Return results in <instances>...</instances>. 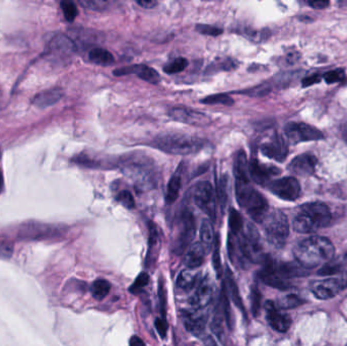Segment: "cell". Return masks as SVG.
I'll use <instances>...</instances> for the list:
<instances>
[{
	"label": "cell",
	"instance_id": "cell-27",
	"mask_svg": "<svg viewBox=\"0 0 347 346\" xmlns=\"http://www.w3.org/2000/svg\"><path fill=\"white\" fill-rule=\"evenodd\" d=\"M199 236H200V243L205 249L206 248L209 249L214 244V240H215L214 230H213L212 223L209 220L204 219L202 221L200 231H199Z\"/></svg>",
	"mask_w": 347,
	"mask_h": 346
},
{
	"label": "cell",
	"instance_id": "cell-19",
	"mask_svg": "<svg viewBox=\"0 0 347 346\" xmlns=\"http://www.w3.org/2000/svg\"><path fill=\"white\" fill-rule=\"evenodd\" d=\"M50 53L56 57L67 58L76 51V45L72 39L63 34L56 35L50 42Z\"/></svg>",
	"mask_w": 347,
	"mask_h": 346
},
{
	"label": "cell",
	"instance_id": "cell-15",
	"mask_svg": "<svg viewBox=\"0 0 347 346\" xmlns=\"http://www.w3.org/2000/svg\"><path fill=\"white\" fill-rule=\"evenodd\" d=\"M115 76H123L129 74H135L139 78L150 83V84H157L159 80V74L153 68L149 67L144 64H136L125 66L121 68H117L113 71Z\"/></svg>",
	"mask_w": 347,
	"mask_h": 346
},
{
	"label": "cell",
	"instance_id": "cell-48",
	"mask_svg": "<svg viewBox=\"0 0 347 346\" xmlns=\"http://www.w3.org/2000/svg\"><path fill=\"white\" fill-rule=\"evenodd\" d=\"M324 79L326 80L327 84H335V83H339L341 80L344 79L345 77V72L343 69H335L332 71H329L327 73L324 74Z\"/></svg>",
	"mask_w": 347,
	"mask_h": 346
},
{
	"label": "cell",
	"instance_id": "cell-54",
	"mask_svg": "<svg viewBox=\"0 0 347 346\" xmlns=\"http://www.w3.org/2000/svg\"><path fill=\"white\" fill-rule=\"evenodd\" d=\"M320 80H321V77L319 75H312V76H309V77H307L302 80V86L309 87V86H312L314 84L320 83Z\"/></svg>",
	"mask_w": 347,
	"mask_h": 346
},
{
	"label": "cell",
	"instance_id": "cell-28",
	"mask_svg": "<svg viewBox=\"0 0 347 346\" xmlns=\"http://www.w3.org/2000/svg\"><path fill=\"white\" fill-rule=\"evenodd\" d=\"M181 186H182L181 177L178 174L174 175L168 183V188H167L166 198H165L167 204L171 205L178 199L179 194H180V190H181Z\"/></svg>",
	"mask_w": 347,
	"mask_h": 346
},
{
	"label": "cell",
	"instance_id": "cell-50",
	"mask_svg": "<svg viewBox=\"0 0 347 346\" xmlns=\"http://www.w3.org/2000/svg\"><path fill=\"white\" fill-rule=\"evenodd\" d=\"M155 329L157 331V333L159 334V336L161 338H165L168 332V323L166 321V319L161 318V319H156L155 323H154Z\"/></svg>",
	"mask_w": 347,
	"mask_h": 346
},
{
	"label": "cell",
	"instance_id": "cell-13",
	"mask_svg": "<svg viewBox=\"0 0 347 346\" xmlns=\"http://www.w3.org/2000/svg\"><path fill=\"white\" fill-rule=\"evenodd\" d=\"M280 172V169L270 165H262L256 158H252L249 162V175L259 185H266L271 178L279 175Z\"/></svg>",
	"mask_w": 347,
	"mask_h": 346
},
{
	"label": "cell",
	"instance_id": "cell-26",
	"mask_svg": "<svg viewBox=\"0 0 347 346\" xmlns=\"http://www.w3.org/2000/svg\"><path fill=\"white\" fill-rule=\"evenodd\" d=\"M234 175L236 181L247 182L249 180V162L244 150H239L234 160Z\"/></svg>",
	"mask_w": 347,
	"mask_h": 346
},
{
	"label": "cell",
	"instance_id": "cell-21",
	"mask_svg": "<svg viewBox=\"0 0 347 346\" xmlns=\"http://www.w3.org/2000/svg\"><path fill=\"white\" fill-rule=\"evenodd\" d=\"M212 297H213L212 286L208 278H204L199 283L198 288L196 289L192 297H190L189 302L194 309L201 310L210 303V301L212 300Z\"/></svg>",
	"mask_w": 347,
	"mask_h": 346
},
{
	"label": "cell",
	"instance_id": "cell-18",
	"mask_svg": "<svg viewBox=\"0 0 347 346\" xmlns=\"http://www.w3.org/2000/svg\"><path fill=\"white\" fill-rule=\"evenodd\" d=\"M182 321L188 332L195 336H200L206 327V317L199 310H189L182 312Z\"/></svg>",
	"mask_w": 347,
	"mask_h": 346
},
{
	"label": "cell",
	"instance_id": "cell-11",
	"mask_svg": "<svg viewBox=\"0 0 347 346\" xmlns=\"http://www.w3.org/2000/svg\"><path fill=\"white\" fill-rule=\"evenodd\" d=\"M269 190L277 197L287 201H295L300 196V185L294 177H284L268 184Z\"/></svg>",
	"mask_w": 347,
	"mask_h": 346
},
{
	"label": "cell",
	"instance_id": "cell-38",
	"mask_svg": "<svg viewBox=\"0 0 347 346\" xmlns=\"http://www.w3.org/2000/svg\"><path fill=\"white\" fill-rule=\"evenodd\" d=\"M220 243H219V237L215 236L214 240V251L212 256V262L214 270L217 274V277H220L222 274V265H221V258H220Z\"/></svg>",
	"mask_w": 347,
	"mask_h": 346
},
{
	"label": "cell",
	"instance_id": "cell-25",
	"mask_svg": "<svg viewBox=\"0 0 347 346\" xmlns=\"http://www.w3.org/2000/svg\"><path fill=\"white\" fill-rule=\"evenodd\" d=\"M274 267L277 273L285 280L289 278L304 276L308 270L303 266H301L298 262H288V263H280V264L274 263Z\"/></svg>",
	"mask_w": 347,
	"mask_h": 346
},
{
	"label": "cell",
	"instance_id": "cell-29",
	"mask_svg": "<svg viewBox=\"0 0 347 346\" xmlns=\"http://www.w3.org/2000/svg\"><path fill=\"white\" fill-rule=\"evenodd\" d=\"M89 59L93 63L103 66L110 65L115 61L114 56L108 50L103 48H94L91 50L89 53Z\"/></svg>",
	"mask_w": 347,
	"mask_h": 346
},
{
	"label": "cell",
	"instance_id": "cell-14",
	"mask_svg": "<svg viewBox=\"0 0 347 346\" xmlns=\"http://www.w3.org/2000/svg\"><path fill=\"white\" fill-rule=\"evenodd\" d=\"M261 151L264 155L277 161H283L289 153V147L287 140L278 134H274L273 137L262 145Z\"/></svg>",
	"mask_w": 347,
	"mask_h": 346
},
{
	"label": "cell",
	"instance_id": "cell-1",
	"mask_svg": "<svg viewBox=\"0 0 347 346\" xmlns=\"http://www.w3.org/2000/svg\"><path fill=\"white\" fill-rule=\"evenodd\" d=\"M295 257L305 269L327 264L334 256L333 244L326 238L314 236L299 242L295 248Z\"/></svg>",
	"mask_w": 347,
	"mask_h": 346
},
{
	"label": "cell",
	"instance_id": "cell-31",
	"mask_svg": "<svg viewBox=\"0 0 347 346\" xmlns=\"http://www.w3.org/2000/svg\"><path fill=\"white\" fill-rule=\"evenodd\" d=\"M229 223L231 233L234 236H239L244 229V220L242 215L237 211L235 208H231L230 210V217H229Z\"/></svg>",
	"mask_w": 347,
	"mask_h": 346
},
{
	"label": "cell",
	"instance_id": "cell-5",
	"mask_svg": "<svg viewBox=\"0 0 347 346\" xmlns=\"http://www.w3.org/2000/svg\"><path fill=\"white\" fill-rule=\"evenodd\" d=\"M124 174L129 177L137 190L147 191L155 185L154 172L149 159L144 156H129L122 162Z\"/></svg>",
	"mask_w": 347,
	"mask_h": 346
},
{
	"label": "cell",
	"instance_id": "cell-40",
	"mask_svg": "<svg viewBox=\"0 0 347 346\" xmlns=\"http://www.w3.org/2000/svg\"><path fill=\"white\" fill-rule=\"evenodd\" d=\"M79 3L84 7L90 10H94V11H104L111 4V2L106 1V0H81Z\"/></svg>",
	"mask_w": 347,
	"mask_h": 346
},
{
	"label": "cell",
	"instance_id": "cell-46",
	"mask_svg": "<svg viewBox=\"0 0 347 346\" xmlns=\"http://www.w3.org/2000/svg\"><path fill=\"white\" fill-rule=\"evenodd\" d=\"M196 31L202 34V35H206V36H211V37H216L222 34V29L214 27V26H210V25H204V24H199L196 26Z\"/></svg>",
	"mask_w": 347,
	"mask_h": 346
},
{
	"label": "cell",
	"instance_id": "cell-57",
	"mask_svg": "<svg viewBox=\"0 0 347 346\" xmlns=\"http://www.w3.org/2000/svg\"><path fill=\"white\" fill-rule=\"evenodd\" d=\"M129 346H146V344H145V342H144V340L141 338H139L138 336H133L130 339Z\"/></svg>",
	"mask_w": 347,
	"mask_h": 346
},
{
	"label": "cell",
	"instance_id": "cell-47",
	"mask_svg": "<svg viewBox=\"0 0 347 346\" xmlns=\"http://www.w3.org/2000/svg\"><path fill=\"white\" fill-rule=\"evenodd\" d=\"M227 187H228V180H227L226 177H223V178H221L220 183L218 184V188H217V199H218V202H219L222 210L224 209L227 202H228Z\"/></svg>",
	"mask_w": 347,
	"mask_h": 346
},
{
	"label": "cell",
	"instance_id": "cell-56",
	"mask_svg": "<svg viewBox=\"0 0 347 346\" xmlns=\"http://www.w3.org/2000/svg\"><path fill=\"white\" fill-rule=\"evenodd\" d=\"M136 3L140 6H142L144 8H153L157 5V2L154 1V0H139V1H136Z\"/></svg>",
	"mask_w": 347,
	"mask_h": 346
},
{
	"label": "cell",
	"instance_id": "cell-35",
	"mask_svg": "<svg viewBox=\"0 0 347 346\" xmlns=\"http://www.w3.org/2000/svg\"><path fill=\"white\" fill-rule=\"evenodd\" d=\"M202 104L206 105H224V106H233L234 99L226 94H216L212 96H208L200 100Z\"/></svg>",
	"mask_w": 347,
	"mask_h": 346
},
{
	"label": "cell",
	"instance_id": "cell-17",
	"mask_svg": "<svg viewBox=\"0 0 347 346\" xmlns=\"http://www.w3.org/2000/svg\"><path fill=\"white\" fill-rule=\"evenodd\" d=\"M266 318L269 325L278 332H287L292 324V320L284 314H281L274 302L268 300L265 303Z\"/></svg>",
	"mask_w": 347,
	"mask_h": 346
},
{
	"label": "cell",
	"instance_id": "cell-51",
	"mask_svg": "<svg viewBox=\"0 0 347 346\" xmlns=\"http://www.w3.org/2000/svg\"><path fill=\"white\" fill-rule=\"evenodd\" d=\"M339 270H340V268L337 265H331V264L327 263L319 270V274L320 275H331V274L338 273Z\"/></svg>",
	"mask_w": 347,
	"mask_h": 346
},
{
	"label": "cell",
	"instance_id": "cell-42",
	"mask_svg": "<svg viewBox=\"0 0 347 346\" xmlns=\"http://www.w3.org/2000/svg\"><path fill=\"white\" fill-rule=\"evenodd\" d=\"M76 36L80 40V42H86V43H99L101 42V34L99 33H94L92 31L84 30L83 32L77 31Z\"/></svg>",
	"mask_w": 347,
	"mask_h": 346
},
{
	"label": "cell",
	"instance_id": "cell-37",
	"mask_svg": "<svg viewBox=\"0 0 347 346\" xmlns=\"http://www.w3.org/2000/svg\"><path fill=\"white\" fill-rule=\"evenodd\" d=\"M271 91V87L269 84H262L257 87H254L252 89H248L245 91L240 92L242 95H247L252 98H258V97H264L267 94H269Z\"/></svg>",
	"mask_w": 347,
	"mask_h": 346
},
{
	"label": "cell",
	"instance_id": "cell-63",
	"mask_svg": "<svg viewBox=\"0 0 347 346\" xmlns=\"http://www.w3.org/2000/svg\"><path fill=\"white\" fill-rule=\"evenodd\" d=\"M346 256H347V255H346Z\"/></svg>",
	"mask_w": 347,
	"mask_h": 346
},
{
	"label": "cell",
	"instance_id": "cell-45",
	"mask_svg": "<svg viewBox=\"0 0 347 346\" xmlns=\"http://www.w3.org/2000/svg\"><path fill=\"white\" fill-rule=\"evenodd\" d=\"M261 302H262L261 293L257 288H253L251 293V309L254 316H258V314L260 313Z\"/></svg>",
	"mask_w": 347,
	"mask_h": 346
},
{
	"label": "cell",
	"instance_id": "cell-9",
	"mask_svg": "<svg viewBox=\"0 0 347 346\" xmlns=\"http://www.w3.org/2000/svg\"><path fill=\"white\" fill-rule=\"evenodd\" d=\"M168 115L175 121L196 127H205L211 123V118L205 113L185 107L171 108Z\"/></svg>",
	"mask_w": 347,
	"mask_h": 346
},
{
	"label": "cell",
	"instance_id": "cell-12",
	"mask_svg": "<svg viewBox=\"0 0 347 346\" xmlns=\"http://www.w3.org/2000/svg\"><path fill=\"white\" fill-rule=\"evenodd\" d=\"M196 235V221L191 212H184L182 216V229L178 236L175 245V252L177 254L183 253L189 245L191 244L192 240Z\"/></svg>",
	"mask_w": 347,
	"mask_h": 346
},
{
	"label": "cell",
	"instance_id": "cell-33",
	"mask_svg": "<svg viewBox=\"0 0 347 346\" xmlns=\"http://www.w3.org/2000/svg\"><path fill=\"white\" fill-rule=\"evenodd\" d=\"M110 289H111L110 282L104 278H99L93 283L92 294L95 298L103 299L109 295Z\"/></svg>",
	"mask_w": 347,
	"mask_h": 346
},
{
	"label": "cell",
	"instance_id": "cell-49",
	"mask_svg": "<svg viewBox=\"0 0 347 346\" xmlns=\"http://www.w3.org/2000/svg\"><path fill=\"white\" fill-rule=\"evenodd\" d=\"M149 281V276L148 273L144 272L140 273L138 275V277L136 278L135 282L130 287V292L133 294H137L138 292H140L145 287L148 286Z\"/></svg>",
	"mask_w": 347,
	"mask_h": 346
},
{
	"label": "cell",
	"instance_id": "cell-52",
	"mask_svg": "<svg viewBox=\"0 0 347 346\" xmlns=\"http://www.w3.org/2000/svg\"><path fill=\"white\" fill-rule=\"evenodd\" d=\"M149 246L152 247L153 245L156 244L157 239H158V234H157V229L155 227V225L152 221L149 222Z\"/></svg>",
	"mask_w": 347,
	"mask_h": 346
},
{
	"label": "cell",
	"instance_id": "cell-60",
	"mask_svg": "<svg viewBox=\"0 0 347 346\" xmlns=\"http://www.w3.org/2000/svg\"><path fill=\"white\" fill-rule=\"evenodd\" d=\"M2 187H3V176H2V173L0 171V192L2 190Z\"/></svg>",
	"mask_w": 347,
	"mask_h": 346
},
{
	"label": "cell",
	"instance_id": "cell-59",
	"mask_svg": "<svg viewBox=\"0 0 347 346\" xmlns=\"http://www.w3.org/2000/svg\"><path fill=\"white\" fill-rule=\"evenodd\" d=\"M205 344H206V346H217L216 344H215V342L212 340V339H207V341L205 342Z\"/></svg>",
	"mask_w": 347,
	"mask_h": 346
},
{
	"label": "cell",
	"instance_id": "cell-39",
	"mask_svg": "<svg viewBox=\"0 0 347 346\" xmlns=\"http://www.w3.org/2000/svg\"><path fill=\"white\" fill-rule=\"evenodd\" d=\"M61 8H62L65 19L69 23H72L78 14V9L76 5L71 1H62Z\"/></svg>",
	"mask_w": 347,
	"mask_h": 346
},
{
	"label": "cell",
	"instance_id": "cell-62",
	"mask_svg": "<svg viewBox=\"0 0 347 346\" xmlns=\"http://www.w3.org/2000/svg\"><path fill=\"white\" fill-rule=\"evenodd\" d=\"M0 156H1V150H0Z\"/></svg>",
	"mask_w": 347,
	"mask_h": 346
},
{
	"label": "cell",
	"instance_id": "cell-55",
	"mask_svg": "<svg viewBox=\"0 0 347 346\" xmlns=\"http://www.w3.org/2000/svg\"><path fill=\"white\" fill-rule=\"evenodd\" d=\"M309 4L316 9H323L326 8L329 5V1H322V0H315V1H310Z\"/></svg>",
	"mask_w": 347,
	"mask_h": 346
},
{
	"label": "cell",
	"instance_id": "cell-6",
	"mask_svg": "<svg viewBox=\"0 0 347 346\" xmlns=\"http://www.w3.org/2000/svg\"><path fill=\"white\" fill-rule=\"evenodd\" d=\"M264 231L268 242L274 247L285 245L290 235V222L288 216L280 210L268 214L264 220Z\"/></svg>",
	"mask_w": 347,
	"mask_h": 346
},
{
	"label": "cell",
	"instance_id": "cell-44",
	"mask_svg": "<svg viewBox=\"0 0 347 346\" xmlns=\"http://www.w3.org/2000/svg\"><path fill=\"white\" fill-rule=\"evenodd\" d=\"M116 199L118 202H120L124 207L128 209H132L135 207V200L133 198V195L131 194V192H129L128 190L120 191L117 194Z\"/></svg>",
	"mask_w": 347,
	"mask_h": 346
},
{
	"label": "cell",
	"instance_id": "cell-20",
	"mask_svg": "<svg viewBox=\"0 0 347 346\" xmlns=\"http://www.w3.org/2000/svg\"><path fill=\"white\" fill-rule=\"evenodd\" d=\"M260 278L265 284L271 288L281 291L290 289V283L277 273L272 261L266 262L265 267L260 272Z\"/></svg>",
	"mask_w": 347,
	"mask_h": 346
},
{
	"label": "cell",
	"instance_id": "cell-30",
	"mask_svg": "<svg viewBox=\"0 0 347 346\" xmlns=\"http://www.w3.org/2000/svg\"><path fill=\"white\" fill-rule=\"evenodd\" d=\"M197 281V274L191 269L183 270L177 277V287L182 291H190L194 288Z\"/></svg>",
	"mask_w": 347,
	"mask_h": 346
},
{
	"label": "cell",
	"instance_id": "cell-32",
	"mask_svg": "<svg viewBox=\"0 0 347 346\" xmlns=\"http://www.w3.org/2000/svg\"><path fill=\"white\" fill-rule=\"evenodd\" d=\"M227 280H228V286H229V289H230V295H231L233 301L235 302V304L237 307H239L244 312L243 300H242V297L240 296V292H239L237 282L235 281L234 276L229 269H228V273H227Z\"/></svg>",
	"mask_w": 347,
	"mask_h": 346
},
{
	"label": "cell",
	"instance_id": "cell-43",
	"mask_svg": "<svg viewBox=\"0 0 347 346\" xmlns=\"http://www.w3.org/2000/svg\"><path fill=\"white\" fill-rule=\"evenodd\" d=\"M221 313H222L221 310H220V312L216 311L214 316H213L212 322H211V330L218 338H221V336L223 335V329H222L223 315Z\"/></svg>",
	"mask_w": 347,
	"mask_h": 346
},
{
	"label": "cell",
	"instance_id": "cell-61",
	"mask_svg": "<svg viewBox=\"0 0 347 346\" xmlns=\"http://www.w3.org/2000/svg\"><path fill=\"white\" fill-rule=\"evenodd\" d=\"M344 137H345V139H346L347 141V128L345 129V131H344Z\"/></svg>",
	"mask_w": 347,
	"mask_h": 346
},
{
	"label": "cell",
	"instance_id": "cell-3",
	"mask_svg": "<svg viewBox=\"0 0 347 346\" xmlns=\"http://www.w3.org/2000/svg\"><path fill=\"white\" fill-rule=\"evenodd\" d=\"M236 196L241 207L246 209L253 220L264 222L268 215V202L251 186L250 181H236Z\"/></svg>",
	"mask_w": 347,
	"mask_h": 346
},
{
	"label": "cell",
	"instance_id": "cell-41",
	"mask_svg": "<svg viewBox=\"0 0 347 346\" xmlns=\"http://www.w3.org/2000/svg\"><path fill=\"white\" fill-rule=\"evenodd\" d=\"M302 303V300L300 297L295 295H290L287 297H283L278 300V307L283 310H289V309H294L296 307H298Z\"/></svg>",
	"mask_w": 347,
	"mask_h": 346
},
{
	"label": "cell",
	"instance_id": "cell-36",
	"mask_svg": "<svg viewBox=\"0 0 347 346\" xmlns=\"http://www.w3.org/2000/svg\"><path fill=\"white\" fill-rule=\"evenodd\" d=\"M188 66V60L183 57H178L164 67V71L168 74H174L183 71Z\"/></svg>",
	"mask_w": 347,
	"mask_h": 346
},
{
	"label": "cell",
	"instance_id": "cell-8",
	"mask_svg": "<svg viewBox=\"0 0 347 346\" xmlns=\"http://www.w3.org/2000/svg\"><path fill=\"white\" fill-rule=\"evenodd\" d=\"M284 132L289 141L293 145L324 138V134L319 129L301 122L289 123L284 128Z\"/></svg>",
	"mask_w": 347,
	"mask_h": 346
},
{
	"label": "cell",
	"instance_id": "cell-53",
	"mask_svg": "<svg viewBox=\"0 0 347 346\" xmlns=\"http://www.w3.org/2000/svg\"><path fill=\"white\" fill-rule=\"evenodd\" d=\"M165 291H164V287L162 283H159V289H158V297H159V302H160V308H161V314H162V318L165 319V304H166V300H165Z\"/></svg>",
	"mask_w": 347,
	"mask_h": 346
},
{
	"label": "cell",
	"instance_id": "cell-16",
	"mask_svg": "<svg viewBox=\"0 0 347 346\" xmlns=\"http://www.w3.org/2000/svg\"><path fill=\"white\" fill-rule=\"evenodd\" d=\"M317 157L311 153H303L295 157L289 165V170L298 176L307 177L314 174L317 167Z\"/></svg>",
	"mask_w": 347,
	"mask_h": 346
},
{
	"label": "cell",
	"instance_id": "cell-34",
	"mask_svg": "<svg viewBox=\"0 0 347 346\" xmlns=\"http://www.w3.org/2000/svg\"><path fill=\"white\" fill-rule=\"evenodd\" d=\"M221 312L223 315V318L227 322V325L230 329L234 328V318L232 314V309L230 304V299L228 298V295L226 293V289H222L221 292Z\"/></svg>",
	"mask_w": 347,
	"mask_h": 346
},
{
	"label": "cell",
	"instance_id": "cell-4",
	"mask_svg": "<svg viewBox=\"0 0 347 346\" xmlns=\"http://www.w3.org/2000/svg\"><path fill=\"white\" fill-rule=\"evenodd\" d=\"M152 146L170 154L187 155L199 151L203 148L202 140L180 133H164L154 138Z\"/></svg>",
	"mask_w": 347,
	"mask_h": 346
},
{
	"label": "cell",
	"instance_id": "cell-24",
	"mask_svg": "<svg viewBox=\"0 0 347 346\" xmlns=\"http://www.w3.org/2000/svg\"><path fill=\"white\" fill-rule=\"evenodd\" d=\"M63 91L61 89H51L39 93L32 100L33 105L40 109H45L58 103L63 97Z\"/></svg>",
	"mask_w": 347,
	"mask_h": 346
},
{
	"label": "cell",
	"instance_id": "cell-7",
	"mask_svg": "<svg viewBox=\"0 0 347 346\" xmlns=\"http://www.w3.org/2000/svg\"><path fill=\"white\" fill-rule=\"evenodd\" d=\"M194 201L199 208L212 220L216 217V198L212 185L207 181L196 184L194 188Z\"/></svg>",
	"mask_w": 347,
	"mask_h": 346
},
{
	"label": "cell",
	"instance_id": "cell-58",
	"mask_svg": "<svg viewBox=\"0 0 347 346\" xmlns=\"http://www.w3.org/2000/svg\"><path fill=\"white\" fill-rule=\"evenodd\" d=\"M10 252H11V249L7 246H2L0 245V256H6V257H9L10 255Z\"/></svg>",
	"mask_w": 347,
	"mask_h": 346
},
{
	"label": "cell",
	"instance_id": "cell-2",
	"mask_svg": "<svg viewBox=\"0 0 347 346\" xmlns=\"http://www.w3.org/2000/svg\"><path fill=\"white\" fill-rule=\"evenodd\" d=\"M332 216L328 206L322 202H310L300 206L293 221V228L298 233H313L329 226Z\"/></svg>",
	"mask_w": 347,
	"mask_h": 346
},
{
	"label": "cell",
	"instance_id": "cell-10",
	"mask_svg": "<svg viewBox=\"0 0 347 346\" xmlns=\"http://www.w3.org/2000/svg\"><path fill=\"white\" fill-rule=\"evenodd\" d=\"M346 287L347 276L343 275L321 281H315L311 287V291L315 297L320 299H328L338 295Z\"/></svg>",
	"mask_w": 347,
	"mask_h": 346
},
{
	"label": "cell",
	"instance_id": "cell-23",
	"mask_svg": "<svg viewBox=\"0 0 347 346\" xmlns=\"http://www.w3.org/2000/svg\"><path fill=\"white\" fill-rule=\"evenodd\" d=\"M206 249L201 243H194L188 248L185 257L184 264L188 269H195L202 265L205 258Z\"/></svg>",
	"mask_w": 347,
	"mask_h": 346
},
{
	"label": "cell",
	"instance_id": "cell-22",
	"mask_svg": "<svg viewBox=\"0 0 347 346\" xmlns=\"http://www.w3.org/2000/svg\"><path fill=\"white\" fill-rule=\"evenodd\" d=\"M55 227L43 225L39 222H30L25 225L21 230V235L23 238L29 239H42L44 237H49L55 234Z\"/></svg>",
	"mask_w": 347,
	"mask_h": 346
}]
</instances>
